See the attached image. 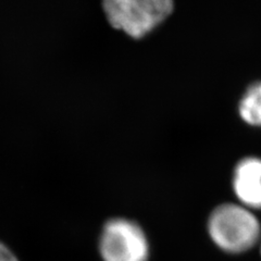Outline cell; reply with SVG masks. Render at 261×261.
Listing matches in <instances>:
<instances>
[{
  "label": "cell",
  "mask_w": 261,
  "mask_h": 261,
  "mask_svg": "<svg viewBox=\"0 0 261 261\" xmlns=\"http://www.w3.org/2000/svg\"><path fill=\"white\" fill-rule=\"evenodd\" d=\"M0 261H19L13 251L3 242H0Z\"/></svg>",
  "instance_id": "cell-6"
},
{
  "label": "cell",
  "mask_w": 261,
  "mask_h": 261,
  "mask_svg": "<svg viewBox=\"0 0 261 261\" xmlns=\"http://www.w3.org/2000/svg\"><path fill=\"white\" fill-rule=\"evenodd\" d=\"M239 112L247 124L261 126V82L248 87L240 101Z\"/></svg>",
  "instance_id": "cell-5"
},
{
  "label": "cell",
  "mask_w": 261,
  "mask_h": 261,
  "mask_svg": "<svg viewBox=\"0 0 261 261\" xmlns=\"http://www.w3.org/2000/svg\"><path fill=\"white\" fill-rule=\"evenodd\" d=\"M171 0H107L103 11L111 27L140 39L172 13Z\"/></svg>",
  "instance_id": "cell-2"
},
{
  "label": "cell",
  "mask_w": 261,
  "mask_h": 261,
  "mask_svg": "<svg viewBox=\"0 0 261 261\" xmlns=\"http://www.w3.org/2000/svg\"><path fill=\"white\" fill-rule=\"evenodd\" d=\"M208 232L212 242L228 254H242L261 240V227L256 216L235 203H224L211 212Z\"/></svg>",
  "instance_id": "cell-1"
},
{
  "label": "cell",
  "mask_w": 261,
  "mask_h": 261,
  "mask_svg": "<svg viewBox=\"0 0 261 261\" xmlns=\"http://www.w3.org/2000/svg\"><path fill=\"white\" fill-rule=\"evenodd\" d=\"M99 252L103 261H148L149 243L137 223L116 218L102 227Z\"/></svg>",
  "instance_id": "cell-3"
},
{
  "label": "cell",
  "mask_w": 261,
  "mask_h": 261,
  "mask_svg": "<svg viewBox=\"0 0 261 261\" xmlns=\"http://www.w3.org/2000/svg\"><path fill=\"white\" fill-rule=\"evenodd\" d=\"M233 189L245 208L261 209V159L249 157L238 163Z\"/></svg>",
  "instance_id": "cell-4"
}]
</instances>
